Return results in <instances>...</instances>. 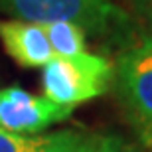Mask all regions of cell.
Instances as JSON below:
<instances>
[{
  "label": "cell",
  "mask_w": 152,
  "mask_h": 152,
  "mask_svg": "<svg viewBox=\"0 0 152 152\" xmlns=\"http://www.w3.org/2000/svg\"><path fill=\"white\" fill-rule=\"evenodd\" d=\"M56 142V134L26 136L0 129V152H48Z\"/></svg>",
  "instance_id": "7"
},
{
  "label": "cell",
  "mask_w": 152,
  "mask_h": 152,
  "mask_svg": "<svg viewBox=\"0 0 152 152\" xmlns=\"http://www.w3.org/2000/svg\"><path fill=\"white\" fill-rule=\"evenodd\" d=\"M97 136H85L79 132L63 130L56 132V142L48 152H95Z\"/></svg>",
  "instance_id": "8"
},
{
  "label": "cell",
  "mask_w": 152,
  "mask_h": 152,
  "mask_svg": "<svg viewBox=\"0 0 152 152\" xmlns=\"http://www.w3.org/2000/svg\"><path fill=\"white\" fill-rule=\"evenodd\" d=\"M118 83L132 113L152 129V38L118 59Z\"/></svg>",
  "instance_id": "4"
},
{
  "label": "cell",
  "mask_w": 152,
  "mask_h": 152,
  "mask_svg": "<svg viewBox=\"0 0 152 152\" xmlns=\"http://www.w3.org/2000/svg\"><path fill=\"white\" fill-rule=\"evenodd\" d=\"M0 42L8 56L24 67H44L56 57L42 24L0 20Z\"/></svg>",
  "instance_id": "5"
},
{
  "label": "cell",
  "mask_w": 152,
  "mask_h": 152,
  "mask_svg": "<svg viewBox=\"0 0 152 152\" xmlns=\"http://www.w3.org/2000/svg\"><path fill=\"white\" fill-rule=\"evenodd\" d=\"M148 130H150V132H148V140H150V146H152V129H148ZM152 152V150H150Z\"/></svg>",
  "instance_id": "10"
},
{
  "label": "cell",
  "mask_w": 152,
  "mask_h": 152,
  "mask_svg": "<svg viewBox=\"0 0 152 152\" xmlns=\"http://www.w3.org/2000/svg\"><path fill=\"white\" fill-rule=\"evenodd\" d=\"M0 10L34 24L71 22L79 28L101 32L124 14L111 0H0Z\"/></svg>",
  "instance_id": "2"
},
{
  "label": "cell",
  "mask_w": 152,
  "mask_h": 152,
  "mask_svg": "<svg viewBox=\"0 0 152 152\" xmlns=\"http://www.w3.org/2000/svg\"><path fill=\"white\" fill-rule=\"evenodd\" d=\"M95 152H142L140 148H136L134 144L126 142L121 136H97L95 140Z\"/></svg>",
  "instance_id": "9"
},
{
  "label": "cell",
  "mask_w": 152,
  "mask_h": 152,
  "mask_svg": "<svg viewBox=\"0 0 152 152\" xmlns=\"http://www.w3.org/2000/svg\"><path fill=\"white\" fill-rule=\"evenodd\" d=\"M71 111V107L56 105L20 87L0 89V129L14 134H36L50 124L65 121Z\"/></svg>",
  "instance_id": "3"
},
{
  "label": "cell",
  "mask_w": 152,
  "mask_h": 152,
  "mask_svg": "<svg viewBox=\"0 0 152 152\" xmlns=\"http://www.w3.org/2000/svg\"><path fill=\"white\" fill-rule=\"evenodd\" d=\"M51 50L57 57H75L85 53V30L71 22L42 24Z\"/></svg>",
  "instance_id": "6"
},
{
  "label": "cell",
  "mask_w": 152,
  "mask_h": 152,
  "mask_svg": "<svg viewBox=\"0 0 152 152\" xmlns=\"http://www.w3.org/2000/svg\"><path fill=\"white\" fill-rule=\"evenodd\" d=\"M113 65L101 56L81 53L75 57H53L44 65V95L56 105L75 109L85 101L107 93Z\"/></svg>",
  "instance_id": "1"
}]
</instances>
